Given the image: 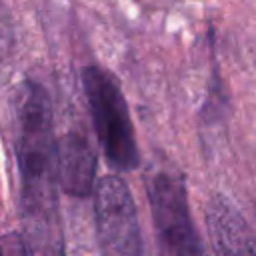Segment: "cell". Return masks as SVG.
<instances>
[{
    "label": "cell",
    "instance_id": "obj_1",
    "mask_svg": "<svg viewBox=\"0 0 256 256\" xmlns=\"http://www.w3.org/2000/svg\"><path fill=\"white\" fill-rule=\"evenodd\" d=\"M16 158L20 174V224L28 256H66L58 200V164L52 104L36 82L16 98Z\"/></svg>",
    "mask_w": 256,
    "mask_h": 256
},
{
    "label": "cell",
    "instance_id": "obj_2",
    "mask_svg": "<svg viewBox=\"0 0 256 256\" xmlns=\"http://www.w3.org/2000/svg\"><path fill=\"white\" fill-rule=\"evenodd\" d=\"M82 86L94 130L108 164L122 172L138 168L140 154L136 132L116 78L100 66H88L82 72Z\"/></svg>",
    "mask_w": 256,
    "mask_h": 256
},
{
    "label": "cell",
    "instance_id": "obj_3",
    "mask_svg": "<svg viewBox=\"0 0 256 256\" xmlns=\"http://www.w3.org/2000/svg\"><path fill=\"white\" fill-rule=\"evenodd\" d=\"M96 236L102 256H146L138 210L118 176H104L94 194Z\"/></svg>",
    "mask_w": 256,
    "mask_h": 256
},
{
    "label": "cell",
    "instance_id": "obj_4",
    "mask_svg": "<svg viewBox=\"0 0 256 256\" xmlns=\"http://www.w3.org/2000/svg\"><path fill=\"white\" fill-rule=\"evenodd\" d=\"M148 198L156 238L164 256H184L202 246V238L190 216L186 186L176 172H154L148 180Z\"/></svg>",
    "mask_w": 256,
    "mask_h": 256
},
{
    "label": "cell",
    "instance_id": "obj_5",
    "mask_svg": "<svg viewBox=\"0 0 256 256\" xmlns=\"http://www.w3.org/2000/svg\"><path fill=\"white\" fill-rule=\"evenodd\" d=\"M206 226L214 256H256V236L246 216L224 194L206 204Z\"/></svg>",
    "mask_w": 256,
    "mask_h": 256
},
{
    "label": "cell",
    "instance_id": "obj_6",
    "mask_svg": "<svg viewBox=\"0 0 256 256\" xmlns=\"http://www.w3.org/2000/svg\"><path fill=\"white\" fill-rule=\"evenodd\" d=\"M58 182L66 194L86 198L94 188L96 152L82 130H68L56 142Z\"/></svg>",
    "mask_w": 256,
    "mask_h": 256
},
{
    "label": "cell",
    "instance_id": "obj_7",
    "mask_svg": "<svg viewBox=\"0 0 256 256\" xmlns=\"http://www.w3.org/2000/svg\"><path fill=\"white\" fill-rule=\"evenodd\" d=\"M0 248H2V256H28L26 250H24V244H22L20 236H16V234L6 236L0 242Z\"/></svg>",
    "mask_w": 256,
    "mask_h": 256
},
{
    "label": "cell",
    "instance_id": "obj_8",
    "mask_svg": "<svg viewBox=\"0 0 256 256\" xmlns=\"http://www.w3.org/2000/svg\"><path fill=\"white\" fill-rule=\"evenodd\" d=\"M188 256H206V252H204V248H202V250H198V252H192V254H188Z\"/></svg>",
    "mask_w": 256,
    "mask_h": 256
},
{
    "label": "cell",
    "instance_id": "obj_9",
    "mask_svg": "<svg viewBox=\"0 0 256 256\" xmlns=\"http://www.w3.org/2000/svg\"><path fill=\"white\" fill-rule=\"evenodd\" d=\"M0 256H2V248H0Z\"/></svg>",
    "mask_w": 256,
    "mask_h": 256
}]
</instances>
